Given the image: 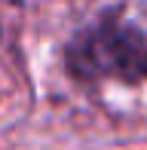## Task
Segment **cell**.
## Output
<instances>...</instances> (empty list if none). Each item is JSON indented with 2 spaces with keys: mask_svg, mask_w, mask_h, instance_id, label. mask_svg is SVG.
Segmentation results:
<instances>
[{
  "mask_svg": "<svg viewBox=\"0 0 147 150\" xmlns=\"http://www.w3.org/2000/svg\"><path fill=\"white\" fill-rule=\"evenodd\" d=\"M64 61L80 80L141 83L147 77V37L135 25L107 16L71 40Z\"/></svg>",
  "mask_w": 147,
  "mask_h": 150,
  "instance_id": "6da1fadb",
  "label": "cell"
}]
</instances>
